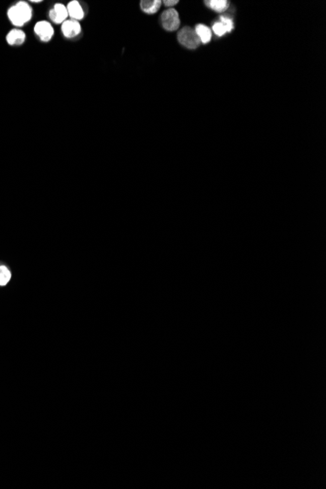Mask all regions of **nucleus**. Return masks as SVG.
Returning a JSON list of instances; mask_svg holds the SVG:
<instances>
[{"instance_id":"nucleus-8","label":"nucleus","mask_w":326,"mask_h":489,"mask_svg":"<svg viewBox=\"0 0 326 489\" xmlns=\"http://www.w3.org/2000/svg\"><path fill=\"white\" fill-rule=\"evenodd\" d=\"M6 40L9 45L19 46L22 45L26 40V34L21 30H12L6 36Z\"/></svg>"},{"instance_id":"nucleus-3","label":"nucleus","mask_w":326,"mask_h":489,"mask_svg":"<svg viewBox=\"0 0 326 489\" xmlns=\"http://www.w3.org/2000/svg\"><path fill=\"white\" fill-rule=\"evenodd\" d=\"M160 20H161L162 28L164 30H166L167 32H174L176 30H178L180 27V24H181L179 14L173 8L165 10L161 14Z\"/></svg>"},{"instance_id":"nucleus-6","label":"nucleus","mask_w":326,"mask_h":489,"mask_svg":"<svg viewBox=\"0 0 326 489\" xmlns=\"http://www.w3.org/2000/svg\"><path fill=\"white\" fill-rule=\"evenodd\" d=\"M81 32V27L78 21L67 20L62 25V33L67 38H73Z\"/></svg>"},{"instance_id":"nucleus-14","label":"nucleus","mask_w":326,"mask_h":489,"mask_svg":"<svg viewBox=\"0 0 326 489\" xmlns=\"http://www.w3.org/2000/svg\"><path fill=\"white\" fill-rule=\"evenodd\" d=\"M220 22L224 25V27L226 28L227 32L228 33H231L233 30H234V22L233 20L230 18V17H227V16H221L220 18Z\"/></svg>"},{"instance_id":"nucleus-13","label":"nucleus","mask_w":326,"mask_h":489,"mask_svg":"<svg viewBox=\"0 0 326 489\" xmlns=\"http://www.w3.org/2000/svg\"><path fill=\"white\" fill-rule=\"evenodd\" d=\"M212 30H213L214 34H215L217 36H219V37H221V36L225 35V34L228 33V32H227V30H226V28L224 27V25H223L220 21L214 23Z\"/></svg>"},{"instance_id":"nucleus-15","label":"nucleus","mask_w":326,"mask_h":489,"mask_svg":"<svg viewBox=\"0 0 326 489\" xmlns=\"http://www.w3.org/2000/svg\"><path fill=\"white\" fill-rule=\"evenodd\" d=\"M166 7H172L178 3V0H165L162 2Z\"/></svg>"},{"instance_id":"nucleus-12","label":"nucleus","mask_w":326,"mask_h":489,"mask_svg":"<svg viewBox=\"0 0 326 489\" xmlns=\"http://www.w3.org/2000/svg\"><path fill=\"white\" fill-rule=\"evenodd\" d=\"M12 273L10 270L3 265H0V286H5L11 280Z\"/></svg>"},{"instance_id":"nucleus-10","label":"nucleus","mask_w":326,"mask_h":489,"mask_svg":"<svg viewBox=\"0 0 326 489\" xmlns=\"http://www.w3.org/2000/svg\"><path fill=\"white\" fill-rule=\"evenodd\" d=\"M195 33L200 40L201 43L203 44H206L208 42H210V40L212 39V32L211 30L205 26V25H197L195 27Z\"/></svg>"},{"instance_id":"nucleus-2","label":"nucleus","mask_w":326,"mask_h":489,"mask_svg":"<svg viewBox=\"0 0 326 489\" xmlns=\"http://www.w3.org/2000/svg\"><path fill=\"white\" fill-rule=\"evenodd\" d=\"M178 41L188 49H196L200 45V40L193 29L185 27L178 33Z\"/></svg>"},{"instance_id":"nucleus-5","label":"nucleus","mask_w":326,"mask_h":489,"mask_svg":"<svg viewBox=\"0 0 326 489\" xmlns=\"http://www.w3.org/2000/svg\"><path fill=\"white\" fill-rule=\"evenodd\" d=\"M68 16H69V13H68L67 7L62 3L55 4L53 9H51L49 12V18L55 24H63L65 21H67Z\"/></svg>"},{"instance_id":"nucleus-16","label":"nucleus","mask_w":326,"mask_h":489,"mask_svg":"<svg viewBox=\"0 0 326 489\" xmlns=\"http://www.w3.org/2000/svg\"><path fill=\"white\" fill-rule=\"evenodd\" d=\"M32 2H34V3H40L41 1H40V0H36V1H32Z\"/></svg>"},{"instance_id":"nucleus-4","label":"nucleus","mask_w":326,"mask_h":489,"mask_svg":"<svg viewBox=\"0 0 326 489\" xmlns=\"http://www.w3.org/2000/svg\"><path fill=\"white\" fill-rule=\"evenodd\" d=\"M34 32L37 36L44 42H48L54 34V29L50 23L46 21L38 22L34 27Z\"/></svg>"},{"instance_id":"nucleus-11","label":"nucleus","mask_w":326,"mask_h":489,"mask_svg":"<svg viewBox=\"0 0 326 489\" xmlns=\"http://www.w3.org/2000/svg\"><path fill=\"white\" fill-rule=\"evenodd\" d=\"M207 7L216 11V12H223L229 8L230 2L227 0H209V1L204 2Z\"/></svg>"},{"instance_id":"nucleus-7","label":"nucleus","mask_w":326,"mask_h":489,"mask_svg":"<svg viewBox=\"0 0 326 489\" xmlns=\"http://www.w3.org/2000/svg\"><path fill=\"white\" fill-rule=\"evenodd\" d=\"M67 10H68L69 16L71 18V20L79 21V20H82L84 17V11H83L80 3L78 1H76V0H73V1L69 2V4L67 6Z\"/></svg>"},{"instance_id":"nucleus-9","label":"nucleus","mask_w":326,"mask_h":489,"mask_svg":"<svg viewBox=\"0 0 326 489\" xmlns=\"http://www.w3.org/2000/svg\"><path fill=\"white\" fill-rule=\"evenodd\" d=\"M161 3L160 0H143L140 2V7L147 14H154L159 10Z\"/></svg>"},{"instance_id":"nucleus-1","label":"nucleus","mask_w":326,"mask_h":489,"mask_svg":"<svg viewBox=\"0 0 326 489\" xmlns=\"http://www.w3.org/2000/svg\"><path fill=\"white\" fill-rule=\"evenodd\" d=\"M7 15L14 26L22 27L32 19L33 10L27 2L20 1L9 8Z\"/></svg>"}]
</instances>
